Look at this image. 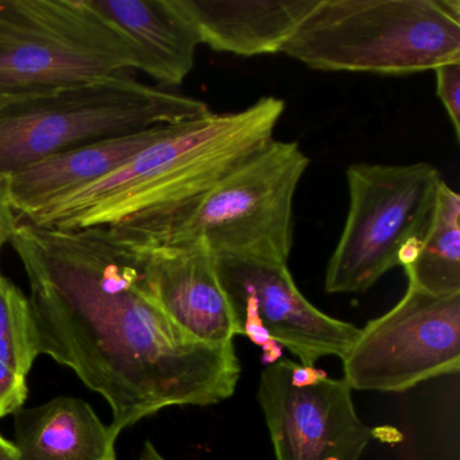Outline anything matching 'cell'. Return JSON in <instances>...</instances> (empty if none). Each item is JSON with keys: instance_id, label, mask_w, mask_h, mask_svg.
Instances as JSON below:
<instances>
[{"instance_id": "3957f363", "label": "cell", "mask_w": 460, "mask_h": 460, "mask_svg": "<svg viewBox=\"0 0 460 460\" xmlns=\"http://www.w3.org/2000/svg\"><path fill=\"white\" fill-rule=\"evenodd\" d=\"M281 53L323 72L435 71L460 61V2L319 0Z\"/></svg>"}, {"instance_id": "277c9868", "label": "cell", "mask_w": 460, "mask_h": 460, "mask_svg": "<svg viewBox=\"0 0 460 460\" xmlns=\"http://www.w3.org/2000/svg\"><path fill=\"white\" fill-rule=\"evenodd\" d=\"M211 111L199 99L117 75L42 95L0 102V177L84 145Z\"/></svg>"}, {"instance_id": "9c48e42d", "label": "cell", "mask_w": 460, "mask_h": 460, "mask_svg": "<svg viewBox=\"0 0 460 460\" xmlns=\"http://www.w3.org/2000/svg\"><path fill=\"white\" fill-rule=\"evenodd\" d=\"M344 379L293 360L263 370L258 401L277 460H360L374 430L358 416Z\"/></svg>"}, {"instance_id": "2e32d148", "label": "cell", "mask_w": 460, "mask_h": 460, "mask_svg": "<svg viewBox=\"0 0 460 460\" xmlns=\"http://www.w3.org/2000/svg\"><path fill=\"white\" fill-rule=\"evenodd\" d=\"M37 357L28 296L0 276V419L25 405L28 376Z\"/></svg>"}, {"instance_id": "44dd1931", "label": "cell", "mask_w": 460, "mask_h": 460, "mask_svg": "<svg viewBox=\"0 0 460 460\" xmlns=\"http://www.w3.org/2000/svg\"><path fill=\"white\" fill-rule=\"evenodd\" d=\"M138 460H166L165 457L161 455V452L155 448V444L152 441H145L144 447H142L141 455H139Z\"/></svg>"}, {"instance_id": "8fae6325", "label": "cell", "mask_w": 460, "mask_h": 460, "mask_svg": "<svg viewBox=\"0 0 460 460\" xmlns=\"http://www.w3.org/2000/svg\"><path fill=\"white\" fill-rule=\"evenodd\" d=\"M130 246L141 255L153 295L174 324L203 343L233 341L238 335L233 309L219 263L206 243Z\"/></svg>"}, {"instance_id": "ffe728a7", "label": "cell", "mask_w": 460, "mask_h": 460, "mask_svg": "<svg viewBox=\"0 0 460 460\" xmlns=\"http://www.w3.org/2000/svg\"><path fill=\"white\" fill-rule=\"evenodd\" d=\"M0 460H21L14 444L0 435Z\"/></svg>"}, {"instance_id": "30bf717a", "label": "cell", "mask_w": 460, "mask_h": 460, "mask_svg": "<svg viewBox=\"0 0 460 460\" xmlns=\"http://www.w3.org/2000/svg\"><path fill=\"white\" fill-rule=\"evenodd\" d=\"M217 263L238 335L262 347L268 365L288 349L300 365L312 367L320 358H343L357 341L360 328L309 303L288 265Z\"/></svg>"}, {"instance_id": "ba28073f", "label": "cell", "mask_w": 460, "mask_h": 460, "mask_svg": "<svg viewBox=\"0 0 460 460\" xmlns=\"http://www.w3.org/2000/svg\"><path fill=\"white\" fill-rule=\"evenodd\" d=\"M351 389L401 393L460 370V295L408 285L386 314L359 330L341 358Z\"/></svg>"}, {"instance_id": "7c38bea8", "label": "cell", "mask_w": 460, "mask_h": 460, "mask_svg": "<svg viewBox=\"0 0 460 460\" xmlns=\"http://www.w3.org/2000/svg\"><path fill=\"white\" fill-rule=\"evenodd\" d=\"M200 45L252 58L281 53L319 0H180Z\"/></svg>"}, {"instance_id": "ac0fdd59", "label": "cell", "mask_w": 460, "mask_h": 460, "mask_svg": "<svg viewBox=\"0 0 460 460\" xmlns=\"http://www.w3.org/2000/svg\"><path fill=\"white\" fill-rule=\"evenodd\" d=\"M436 93L451 120L455 136L460 139V61L447 63L435 69Z\"/></svg>"}, {"instance_id": "5b68a950", "label": "cell", "mask_w": 460, "mask_h": 460, "mask_svg": "<svg viewBox=\"0 0 460 460\" xmlns=\"http://www.w3.org/2000/svg\"><path fill=\"white\" fill-rule=\"evenodd\" d=\"M308 166L297 142L273 139L190 208L149 235L125 242L155 246L200 241L217 262L288 265L293 200Z\"/></svg>"}, {"instance_id": "5bb4252c", "label": "cell", "mask_w": 460, "mask_h": 460, "mask_svg": "<svg viewBox=\"0 0 460 460\" xmlns=\"http://www.w3.org/2000/svg\"><path fill=\"white\" fill-rule=\"evenodd\" d=\"M169 126V125H168ZM166 126L126 134L58 153L7 177L10 203L20 219L109 176L149 146Z\"/></svg>"}, {"instance_id": "6da1fadb", "label": "cell", "mask_w": 460, "mask_h": 460, "mask_svg": "<svg viewBox=\"0 0 460 460\" xmlns=\"http://www.w3.org/2000/svg\"><path fill=\"white\" fill-rule=\"evenodd\" d=\"M10 243L25 269L37 351L106 400L115 438L171 406L235 393L233 341L208 344L155 300L141 255L106 227L58 230L20 219Z\"/></svg>"}, {"instance_id": "52a82bcc", "label": "cell", "mask_w": 460, "mask_h": 460, "mask_svg": "<svg viewBox=\"0 0 460 460\" xmlns=\"http://www.w3.org/2000/svg\"><path fill=\"white\" fill-rule=\"evenodd\" d=\"M349 212L328 261V293H362L395 266L413 262L429 230L440 172L428 163L352 164Z\"/></svg>"}, {"instance_id": "8992f818", "label": "cell", "mask_w": 460, "mask_h": 460, "mask_svg": "<svg viewBox=\"0 0 460 460\" xmlns=\"http://www.w3.org/2000/svg\"><path fill=\"white\" fill-rule=\"evenodd\" d=\"M136 71L128 37L91 0H0V102Z\"/></svg>"}, {"instance_id": "e0dca14e", "label": "cell", "mask_w": 460, "mask_h": 460, "mask_svg": "<svg viewBox=\"0 0 460 460\" xmlns=\"http://www.w3.org/2000/svg\"><path fill=\"white\" fill-rule=\"evenodd\" d=\"M403 269L411 287L438 296L460 295V196L446 181L419 252Z\"/></svg>"}, {"instance_id": "7a4b0ae2", "label": "cell", "mask_w": 460, "mask_h": 460, "mask_svg": "<svg viewBox=\"0 0 460 460\" xmlns=\"http://www.w3.org/2000/svg\"><path fill=\"white\" fill-rule=\"evenodd\" d=\"M284 111V101L265 96L241 111H209L166 126L109 176L22 220L58 230L106 227L125 241L144 238L273 141Z\"/></svg>"}, {"instance_id": "4fadbf2b", "label": "cell", "mask_w": 460, "mask_h": 460, "mask_svg": "<svg viewBox=\"0 0 460 460\" xmlns=\"http://www.w3.org/2000/svg\"><path fill=\"white\" fill-rule=\"evenodd\" d=\"M125 33L137 72L165 87L182 84L195 66L199 42L180 0H91Z\"/></svg>"}, {"instance_id": "9a60e30c", "label": "cell", "mask_w": 460, "mask_h": 460, "mask_svg": "<svg viewBox=\"0 0 460 460\" xmlns=\"http://www.w3.org/2000/svg\"><path fill=\"white\" fill-rule=\"evenodd\" d=\"M117 440L82 398H53L14 413L13 444L21 460H117Z\"/></svg>"}, {"instance_id": "d6986e66", "label": "cell", "mask_w": 460, "mask_h": 460, "mask_svg": "<svg viewBox=\"0 0 460 460\" xmlns=\"http://www.w3.org/2000/svg\"><path fill=\"white\" fill-rule=\"evenodd\" d=\"M18 223H20V217L15 214L14 208L10 203L6 179L0 177V252L7 243L12 242Z\"/></svg>"}]
</instances>
